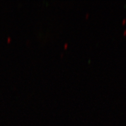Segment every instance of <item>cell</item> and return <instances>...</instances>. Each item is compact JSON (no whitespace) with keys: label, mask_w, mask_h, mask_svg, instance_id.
<instances>
[{"label":"cell","mask_w":126,"mask_h":126,"mask_svg":"<svg viewBox=\"0 0 126 126\" xmlns=\"http://www.w3.org/2000/svg\"><path fill=\"white\" fill-rule=\"evenodd\" d=\"M68 44L67 43H64V48H67V47H68Z\"/></svg>","instance_id":"1"},{"label":"cell","mask_w":126,"mask_h":126,"mask_svg":"<svg viewBox=\"0 0 126 126\" xmlns=\"http://www.w3.org/2000/svg\"><path fill=\"white\" fill-rule=\"evenodd\" d=\"M126 19L124 18L123 20H122V23H123V24H124V23H126Z\"/></svg>","instance_id":"2"},{"label":"cell","mask_w":126,"mask_h":126,"mask_svg":"<svg viewBox=\"0 0 126 126\" xmlns=\"http://www.w3.org/2000/svg\"><path fill=\"white\" fill-rule=\"evenodd\" d=\"M89 16V14H88V13H86V16H85V17H86V18H88V16Z\"/></svg>","instance_id":"3"},{"label":"cell","mask_w":126,"mask_h":126,"mask_svg":"<svg viewBox=\"0 0 126 126\" xmlns=\"http://www.w3.org/2000/svg\"><path fill=\"white\" fill-rule=\"evenodd\" d=\"M123 34H124V35H125V34H126V29H125L124 31V32H123Z\"/></svg>","instance_id":"4"},{"label":"cell","mask_w":126,"mask_h":126,"mask_svg":"<svg viewBox=\"0 0 126 126\" xmlns=\"http://www.w3.org/2000/svg\"><path fill=\"white\" fill-rule=\"evenodd\" d=\"M61 57H63V53H61Z\"/></svg>","instance_id":"5"}]
</instances>
